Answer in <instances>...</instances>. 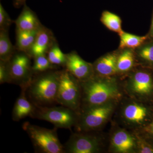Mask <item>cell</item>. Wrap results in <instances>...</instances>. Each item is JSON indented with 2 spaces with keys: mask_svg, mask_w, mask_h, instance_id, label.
I'll use <instances>...</instances> for the list:
<instances>
[{
  "mask_svg": "<svg viewBox=\"0 0 153 153\" xmlns=\"http://www.w3.org/2000/svg\"><path fill=\"white\" fill-rule=\"evenodd\" d=\"M22 128L29 136L35 152L65 153L64 146L60 143L57 128L50 129L25 122Z\"/></svg>",
  "mask_w": 153,
  "mask_h": 153,
  "instance_id": "obj_5",
  "label": "cell"
},
{
  "mask_svg": "<svg viewBox=\"0 0 153 153\" xmlns=\"http://www.w3.org/2000/svg\"><path fill=\"white\" fill-rule=\"evenodd\" d=\"M117 55L110 53L97 59L93 64L94 75L113 76L118 73L117 61Z\"/></svg>",
  "mask_w": 153,
  "mask_h": 153,
  "instance_id": "obj_15",
  "label": "cell"
},
{
  "mask_svg": "<svg viewBox=\"0 0 153 153\" xmlns=\"http://www.w3.org/2000/svg\"><path fill=\"white\" fill-rule=\"evenodd\" d=\"M81 99L82 89L80 81L66 68L60 70L57 104L71 108L79 114Z\"/></svg>",
  "mask_w": 153,
  "mask_h": 153,
  "instance_id": "obj_6",
  "label": "cell"
},
{
  "mask_svg": "<svg viewBox=\"0 0 153 153\" xmlns=\"http://www.w3.org/2000/svg\"><path fill=\"white\" fill-rule=\"evenodd\" d=\"M9 31H0V61L8 62L16 52L9 36Z\"/></svg>",
  "mask_w": 153,
  "mask_h": 153,
  "instance_id": "obj_18",
  "label": "cell"
},
{
  "mask_svg": "<svg viewBox=\"0 0 153 153\" xmlns=\"http://www.w3.org/2000/svg\"><path fill=\"white\" fill-rule=\"evenodd\" d=\"M137 141V153H153V139L138 132L134 133Z\"/></svg>",
  "mask_w": 153,
  "mask_h": 153,
  "instance_id": "obj_25",
  "label": "cell"
},
{
  "mask_svg": "<svg viewBox=\"0 0 153 153\" xmlns=\"http://www.w3.org/2000/svg\"><path fill=\"white\" fill-rule=\"evenodd\" d=\"M79 114L73 110L63 105L36 106L33 118L49 122L57 128L71 129L77 123Z\"/></svg>",
  "mask_w": 153,
  "mask_h": 153,
  "instance_id": "obj_7",
  "label": "cell"
},
{
  "mask_svg": "<svg viewBox=\"0 0 153 153\" xmlns=\"http://www.w3.org/2000/svg\"><path fill=\"white\" fill-rule=\"evenodd\" d=\"M47 57L50 62L55 66L65 67L66 62V54L61 51L56 41L47 52Z\"/></svg>",
  "mask_w": 153,
  "mask_h": 153,
  "instance_id": "obj_23",
  "label": "cell"
},
{
  "mask_svg": "<svg viewBox=\"0 0 153 153\" xmlns=\"http://www.w3.org/2000/svg\"><path fill=\"white\" fill-rule=\"evenodd\" d=\"M127 93L132 98L153 103V74L146 70L132 73L125 85Z\"/></svg>",
  "mask_w": 153,
  "mask_h": 153,
  "instance_id": "obj_8",
  "label": "cell"
},
{
  "mask_svg": "<svg viewBox=\"0 0 153 153\" xmlns=\"http://www.w3.org/2000/svg\"><path fill=\"white\" fill-rule=\"evenodd\" d=\"M10 18L1 4H0V30L9 31L10 26L13 23Z\"/></svg>",
  "mask_w": 153,
  "mask_h": 153,
  "instance_id": "obj_26",
  "label": "cell"
},
{
  "mask_svg": "<svg viewBox=\"0 0 153 153\" xmlns=\"http://www.w3.org/2000/svg\"><path fill=\"white\" fill-rule=\"evenodd\" d=\"M32 58L27 53L17 50L7 62L10 83L21 87L28 86L34 75Z\"/></svg>",
  "mask_w": 153,
  "mask_h": 153,
  "instance_id": "obj_9",
  "label": "cell"
},
{
  "mask_svg": "<svg viewBox=\"0 0 153 153\" xmlns=\"http://www.w3.org/2000/svg\"><path fill=\"white\" fill-rule=\"evenodd\" d=\"M149 36L151 38H153V16L152 19V24H151Z\"/></svg>",
  "mask_w": 153,
  "mask_h": 153,
  "instance_id": "obj_30",
  "label": "cell"
},
{
  "mask_svg": "<svg viewBox=\"0 0 153 153\" xmlns=\"http://www.w3.org/2000/svg\"><path fill=\"white\" fill-rule=\"evenodd\" d=\"M139 131L143 135L153 139V119L148 125Z\"/></svg>",
  "mask_w": 153,
  "mask_h": 153,
  "instance_id": "obj_28",
  "label": "cell"
},
{
  "mask_svg": "<svg viewBox=\"0 0 153 153\" xmlns=\"http://www.w3.org/2000/svg\"><path fill=\"white\" fill-rule=\"evenodd\" d=\"M55 42L52 31L42 26L38 30L34 44L28 54L32 58L40 55H47Z\"/></svg>",
  "mask_w": 153,
  "mask_h": 153,
  "instance_id": "obj_13",
  "label": "cell"
},
{
  "mask_svg": "<svg viewBox=\"0 0 153 153\" xmlns=\"http://www.w3.org/2000/svg\"><path fill=\"white\" fill-rule=\"evenodd\" d=\"M10 83L7 62L0 61V84Z\"/></svg>",
  "mask_w": 153,
  "mask_h": 153,
  "instance_id": "obj_27",
  "label": "cell"
},
{
  "mask_svg": "<svg viewBox=\"0 0 153 153\" xmlns=\"http://www.w3.org/2000/svg\"><path fill=\"white\" fill-rule=\"evenodd\" d=\"M39 30L29 31L16 30V48L17 50L25 52L28 54L34 44Z\"/></svg>",
  "mask_w": 153,
  "mask_h": 153,
  "instance_id": "obj_17",
  "label": "cell"
},
{
  "mask_svg": "<svg viewBox=\"0 0 153 153\" xmlns=\"http://www.w3.org/2000/svg\"><path fill=\"white\" fill-rule=\"evenodd\" d=\"M26 0H13V4L15 7L19 8L26 4Z\"/></svg>",
  "mask_w": 153,
  "mask_h": 153,
  "instance_id": "obj_29",
  "label": "cell"
},
{
  "mask_svg": "<svg viewBox=\"0 0 153 153\" xmlns=\"http://www.w3.org/2000/svg\"><path fill=\"white\" fill-rule=\"evenodd\" d=\"M65 67L80 82L90 79L94 75L93 64L86 62L76 52L66 54Z\"/></svg>",
  "mask_w": 153,
  "mask_h": 153,
  "instance_id": "obj_12",
  "label": "cell"
},
{
  "mask_svg": "<svg viewBox=\"0 0 153 153\" xmlns=\"http://www.w3.org/2000/svg\"><path fill=\"white\" fill-rule=\"evenodd\" d=\"M117 100H111L82 110L74 127L77 132L95 131L104 126L116 109Z\"/></svg>",
  "mask_w": 153,
  "mask_h": 153,
  "instance_id": "obj_3",
  "label": "cell"
},
{
  "mask_svg": "<svg viewBox=\"0 0 153 153\" xmlns=\"http://www.w3.org/2000/svg\"><path fill=\"white\" fill-rule=\"evenodd\" d=\"M80 82L82 89L80 111L111 100H121V87L113 76L94 75L86 81Z\"/></svg>",
  "mask_w": 153,
  "mask_h": 153,
  "instance_id": "obj_1",
  "label": "cell"
},
{
  "mask_svg": "<svg viewBox=\"0 0 153 153\" xmlns=\"http://www.w3.org/2000/svg\"><path fill=\"white\" fill-rule=\"evenodd\" d=\"M60 70H50L34 74L26 90L30 101L37 106H53L57 104Z\"/></svg>",
  "mask_w": 153,
  "mask_h": 153,
  "instance_id": "obj_2",
  "label": "cell"
},
{
  "mask_svg": "<svg viewBox=\"0 0 153 153\" xmlns=\"http://www.w3.org/2000/svg\"><path fill=\"white\" fill-rule=\"evenodd\" d=\"M119 35L120 36V47L123 49L138 48L144 43L148 38L147 36H136L124 31Z\"/></svg>",
  "mask_w": 153,
  "mask_h": 153,
  "instance_id": "obj_21",
  "label": "cell"
},
{
  "mask_svg": "<svg viewBox=\"0 0 153 153\" xmlns=\"http://www.w3.org/2000/svg\"><path fill=\"white\" fill-rule=\"evenodd\" d=\"M94 131L72 133L63 145L65 153H97L101 152V139Z\"/></svg>",
  "mask_w": 153,
  "mask_h": 153,
  "instance_id": "obj_10",
  "label": "cell"
},
{
  "mask_svg": "<svg viewBox=\"0 0 153 153\" xmlns=\"http://www.w3.org/2000/svg\"><path fill=\"white\" fill-rule=\"evenodd\" d=\"M100 20L103 25L111 31L119 34L123 31L122 29L121 20L116 14L105 11L102 14Z\"/></svg>",
  "mask_w": 153,
  "mask_h": 153,
  "instance_id": "obj_22",
  "label": "cell"
},
{
  "mask_svg": "<svg viewBox=\"0 0 153 153\" xmlns=\"http://www.w3.org/2000/svg\"><path fill=\"white\" fill-rule=\"evenodd\" d=\"M27 87H21V94L14 105L12 112V119L14 121H19L27 117L33 118L36 112V105L30 101L26 94Z\"/></svg>",
  "mask_w": 153,
  "mask_h": 153,
  "instance_id": "obj_14",
  "label": "cell"
},
{
  "mask_svg": "<svg viewBox=\"0 0 153 153\" xmlns=\"http://www.w3.org/2000/svg\"><path fill=\"white\" fill-rule=\"evenodd\" d=\"M119 114L125 126L139 131L153 120V103L129 99L123 103Z\"/></svg>",
  "mask_w": 153,
  "mask_h": 153,
  "instance_id": "obj_4",
  "label": "cell"
},
{
  "mask_svg": "<svg viewBox=\"0 0 153 153\" xmlns=\"http://www.w3.org/2000/svg\"><path fill=\"white\" fill-rule=\"evenodd\" d=\"M110 149L114 153H137L136 138L134 134L129 132L125 129H116L111 136Z\"/></svg>",
  "mask_w": 153,
  "mask_h": 153,
  "instance_id": "obj_11",
  "label": "cell"
},
{
  "mask_svg": "<svg viewBox=\"0 0 153 153\" xmlns=\"http://www.w3.org/2000/svg\"><path fill=\"white\" fill-rule=\"evenodd\" d=\"M15 23L16 30L21 31L38 30L43 26L36 13L26 4Z\"/></svg>",
  "mask_w": 153,
  "mask_h": 153,
  "instance_id": "obj_16",
  "label": "cell"
},
{
  "mask_svg": "<svg viewBox=\"0 0 153 153\" xmlns=\"http://www.w3.org/2000/svg\"><path fill=\"white\" fill-rule=\"evenodd\" d=\"M32 69L34 74L42 73L50 70L57 69V66L50 62L47 55H42L34 58Z\"/></svg>",
  "mask_w": 153,
  "mask_h": 153,
  "instance_id": "obj_24",
  "label": "cell"
},
{
  "mask_svg": "<svg viewBox=\"0 0 153 153\" xmlns=\"http://www.w3.org/2000/svg\"><path fill=\"white\" fill-rule=\"evenodd\" d=\"M135 56L132 49H124L119 55H117V66L118 73L128 72L133 68Z\"/></svg>",
  "mask_w": 153,
  "mask_h": 153,
  "instance_id": "obj_19",
  "label": "cell"
},
{
  "mask_svg": "<svg viewBox=\"0 0 153 153\" xmlns=\"http://www.w3.org/2000/svg\"><path fill=\"white\" fill-rule=\"evenodd\" d=\"M137 56L146 68L153 70V41L144 43L137 49Z\"/></svg>",
  "mask_w": 153,
  "mask_h": 153,
  "instance_id": "obj_20",
  "label": "cell"
}]
</instances>
